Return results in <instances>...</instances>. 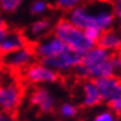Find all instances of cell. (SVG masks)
<instances>
[{
  "mask_svg": "<svg viewBox=\"0 0 121 121\" xmlns=\"http://www.w3.org/2000/svg\"><path fill=\"white\" fill-rule=\"evenodd\" d=\"M65 19L83 31L95 29L105 32L116 27L112 5L109 0H88L65 14Z\"/></svg>",
  "mask_w": 121,
  "mask_h": 121,
  "instance_id": "obj_1",
  "label": "cell"
},
{
  "mask_svg": "<svg viewBox=\"0 0 121 121\" xmlns=\"http://www.w3.org/2000/svg\"><path fill=\"white\" fill-rule=\"evenodd\" d=\"M111 57L112 53L95 45L89 51L82 54V62L73 70V74L79 80L89 79L94 82L101 78L115 75Z\"/></svg>",
  "mask_w": 121,
  "mask_h": 121,
  "instance_id": "obj_2",
  "label": "cell"
},
{
  "mask_svg": "<svg viewBox=\"0 0 121 121\" xmlns=\"http://www.w3.org/2000/svg\"><path fill=\"white\" fill-rule=\"evenodd\" d=\"M52 35L59 38L68 48L73 49L74 52L79 54L85 53L86 51H89L91 47L96 45L86 37L83 30L70 24L65 17L58 19L53 24Z\"/></svg>",
  "mask_w": 121,
  "mask_h": 121,
  "instance_id": "obj_3",
  "label": "cell"
},
{
  "mask_svg": "<svg viewBox=\"0 0 121 121\" xmlns=\"http://www.w3.org/2000/svg\"><path fill=\"white\" fill-rule=\"evenodd\" d=\"M24 88L15 79L0 77V111L14 114L22 103Z\"/></svg>",
  "mask_w": 121,
  "mask_h": 121,
  "instance_id": "obj_4",
  "label": "cell"
},
{
  "mask_svg": "<svg viewBox=\"0 0 121 121\" xmlns=\"http://www.w3.org/2000/svg\"><path fill=\"white\" fill-rule=\"evenodd\" d=\"M60 74L43 62L36 60L22 72V78L27 84L34 86H47L56 84Z\"/></svg>",
  "mask_w": 121,
  "mask_h": 121,
  "instance_id": "obj_5",
  "label": "cell"
},
{
  "mask_svg": "<svg viewBox=\"0 0 121 121\" xmlns=\"http://www.w3.org/2000/svg\"><path fill=\"white\" fill-rule=\"evenodd\" d=\"M36 60V54L31 45L6 54H0V64L10 72H24Z\"/></svg>",
  "mask_w": 121,
  "mask_h": 121,
  "instance_id": "obj_6",
  "label": "cell"
},
{
  "mask_svg": "<svg viewBox=\"0 0 121 121\" xmlns=\"http://www.w3.org/2000/svg\"><path fill=\"white\" fill-rule=\"evenodd\" d=\"M29 103L41 114H51L57 108V99L47 86H34L29 94Z\"/></svg>",
  "mask_w": 121,
  "mask_h": 121,
  "instance_id": "obj_7",
  "label": "cell"
},
{
  "mask_svg": "<svg viewBox=\"0 0 121 121\" xmlns=\"http://www.w3.org/2000/svg\"><path fill=\"white\" fill-rule=\"evenodd\" d=\"M80 62H82V54L74 52L70 48H67L60 54L45 60L43 63L47 64L48 67H51L53 70H56L58 74H67V73H73V70L78 67Z\"/></svg>",
  "mask_w": 121,
  "mask_h": 121,
  "instance_id": "obj_8",
  "label": "cell"
},
{
  "mask_svg": "<svg viewBox=\"0 0 121 121\" xmlns=\"http://www.w3.org/2000/svg\"><path fill=\"white\" fill-rule=\"evenodd\" d=\"M32 47H34L37 60H41V62H45L47 59H51L58 56V54H60L68 48L59 38H57L52 34L40 41L35 42Z\"/></svg>",
  "mask_w": 121,
  "mask_h": 121,
  "instance_id": "obj_9",
  "label": "cell"
},
{
  "mask_svg": "<svg viewBox=\"0 0 121 121\" xmlns=\"http://www.w3.org/2000/svg\"><path fill=\"white\" fill-rule=\"evenodd\" d=\"M95 84L104 104L110 106L114 103L121 100V77L111 75L101 78L95 80Z\"/></svg>",
  "mask_w": 121,
  "mask_h": 121,
  "instance_id": "obj_10",
  "label": "cell"
},
{
  "mask_svg": "<svg viewBox=\"0 0 121 121\" xmlns=\"http://www.w3.org/2000/svg\"><path fill=\"white\" fill-rule=\"evenodd\" d=\"M79 104L84 109H94L103 103L100 93L94 80L83 79L78 84Z\"/></svg>",
  "mask_w": 121,
  "mask_h": 121,
  "instance_id": "obj_11",
  "label": "cell"
},
{
  "mask_svg": "<svg viewBox=\"0 0 121 121\" xmlns=\"http://www.w3.org/2000/svg\"><path fill=\"white\" fill-rule=\"evenodd\" d=\"M53 24L54 22H52V20L48 17H40V19H36L35 21H32L25 32L29 42L35 43L37 41L42 40V38L49 36L52 34Z\"/></svg>",
  "mask_w": 121,
  "mask_h": 121,
  "instance_id": "obj_12",
  "label": "cell"
},
{
  "mask_svg": "<svg viewBox=\"0 0 121 121\" xmlns=\"http://www.w3.org/2000/svg\"><path fill=\"white\" fill-rule=\"evenodd\" d=\"M27 45H30V43L25 32H21L19 30H9L1 45V54L17 51V49L22 48Z\"/></svg>",
  "mask_w": 121,
  "mask_h": 121,
  "instance_id": "obj_13",
  "label": "cell"
},
{
  "mask_svg": "<svg viewBox=\"0 0 121 121\" xmlns=\"http://www.w3.org/2000/svg\"><path fill=\"white\" fill-rule=\"evenodd\" d=\"M96 45L105 48L106 51L112 54L119 53L121 49V30L111 29L109 31L103 32Z\"/></svg>",
  "mask_w": 121,
  "mask_h": 121,
  "instance_id": "obj_14",
  "label": "cell"
},
{
  "mask_svg": "<svg viewBox=\"0 0 121 121\" xmlns=\"http://www.w3.org/2000/svg\"><path fill=\"white\" fill-rule=\"evenodd\" d=\"M48 11H49V4L47 0H32L29 5V14L37 19L45 17V15Z\"/></svg>",
  "mask_w": 121,
  "mask_h": 121,
  "instance_id": "obj_15",
  "label": "cell"
},
{
  "mask_svg": "<svg viewBox=\"0 0 121 121\" xmlns=\"http://www.w3.org/2000/svg\"><path fill=\"white\" fill-rule=\"evenodd\" d=\"M57 111H58V115H59L60 119H63V120H72V119H74L77 115H78L79 109L72 101H64V103H62V104H59V105H58Z\"/></svg>",
  "mask_w": 121,
  "mask_h": 121,
  "instance_id": "obj_16",
  "label": "cell"
},
{
  "mask_svg": "<svg viewBox=\"0 0 121 121\" xmlns=\"http://www.w3.org/2000/svg\"><path fill=\"white\" fill-rule=\"evenodd\" d=\"M86 1L88 0H53V4H54V8L58 9L59 11H63L67 14Z\"/></svg>",
  "mask_w": 121,
  "mask_h": 121,
  "instance_id": "obj_17",
  "label": "cell"
},
{
  "mask_svg": "<svg viewBox=\"0 0 121 121\" xmlns=\"http://www.w3.org/2000/svg\"><path fill=\"white\" fill-rule=\"evenodd\" d=\"M24 0H0V11L1 14L11 15L19 11V9L22 6Z\"/></svg>",
  "mask_w": 121,
  "mask_h": 121,
  "instance_id": "obj_18",
  "label": "cell"
},
{
  "mask_svg": "<svg viewBox=\"0 0 121 121\" xmlns=\"http://www.w3.org/2000/svg\"><path fill=\"white\" fill-rule=\"evenodd\" d=\"M90 121H121V119L114 112V110L110 108H104L96 111Z\"/></svg>",
  "mask_w": 121,
  "mask_h": 121,
  "instance_id": "obj_19",
  "label": "cell"
},
{
  "mask_svg": "<svg viewBox=\"0 0 121 121\" xmlns=\"http://www.w3.org/2000/svg\"><path fill=\"white\" fill-rule=\"evenodd\" d=\"M112 5V11L116 21V26L121 30V0H111Z\"/></svg>",
  "mask_w": 121,
  "mask_h": 121,
  "instance_id": "obj_20",
  "label": "cell"
},
{
  "mask_svg": "<svg viewBox=\"0 0 121 121\" xmlns=\"http://www.w3.org/2000/svg\"><path fill=\"white\" fill-rule=\"evenodd\" d=\"M111 62H112V67H114V70H115V75L121 77V57L117 53L112 54Z\"/></svg>",
  "mask_w": 121,
  "mask_h": 121,
  "instance_id": "obj_21",
  "label": "cell"
},
{
  "mask_svg": "<svg viewBox=\"0 0 121 121\" xmlns=\"http://www.w3.org/2000/svg\"><path fill=\"white\" fill-rule=\"evenodd\" d=\"M84 32H85V35H86V37L89 38L90 41H93V42H94V43H98V41H99V38H100V36H101V34H103V32H100V31H99V30H95V29L85 30Z\"/></svg>",
  "mask_w": 121,
  "mask_h": 121,
  "instance_id": "obj_22",
  "label": "cell"
},
{
  "mask_svg": "<svg viewBox=\"0 0 121 121\" xmlns=\"http://www.w3.org/2000/svg\"><path fill=\"white\" fill-rule=\"evenodd\" d=\"M0 121H19L14 114L0 111Z\"/></svg>",
  "mask_w": 121,
  "mask_h": 121,
  "instance_id": "obj_23",
  "label": "cell"
},
{
  "mask_svg": "<svg viewBox=\"0 0 121 121\" xmlns=\"http://www.w3.org/2000/svg\"><path fill=\"white\" fill-rule=\"evenodd\" d=\"M8 31H9V29H8V26L5 25V24L0 25V54H1V45H3V41H4L5 36H6V34H8Z\"/></svg>",
  "mask_w": 121,
  "mask_h": 121,
  "instance_id": "obj_24",
  "label": "cell"
},
{
  "mask_svg": "<svg viewBox=\"0 0 121 121\" xmlns=\"http://www.w3.org/2000/svg\"><path fill=\"white\" fill-rule=\"evenodd\" d=\"M109 108L111 109V110H114V112L121 119V100H119V101H116V103H114L112 105H110Z\"/></svg>",
  "mask_w": 121,
  "mask_h": 121,
  "instance_id": "obj_25",
  "label": "cell"
},
{
  "mask_svg": "<svg viewBox=\"0 0 121 121\" xmlns=\"http://www.w3.org/2000/svg\"><path fill=\"white\" fill-rule=\"evenodd\" d=\"M3 24H5L4 22V15L1 14V11H0V25H3Z\"/></svg>",
  "mask_w": 121,
  "mask_h": 121,
  "instance_id": "obj_26",
  "label": "cell"
},
{
  "mask_svg": "<svg viewBox=\"0 0 121 121\" xmlns=\"http://www.w3.org/2000/svg\"><path fill=\"white\" fill-rule=\"evenodd\" d=\"M117 54H119V56H120V57H121V49H120V52H119V53H117Z\"/></svg>",
  "mask_w": 121,
  "mask_h": 121,
  "instance_id": "obj_27",
  "label": "cell"
}]
</instances>
